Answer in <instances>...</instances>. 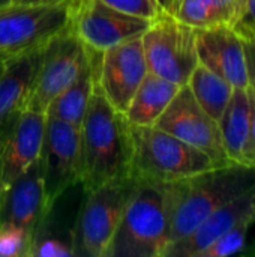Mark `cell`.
I'll list each match as a JSON object with an SVG mask.
<instances>
[{
  "mask_svg": "<svg viewBox=\"0 0 255 257\" xmlns=\"http://www.w3.org/2000/svg\"><path fill=\"white\" fill-rule=\"evenodd\" d=\"M83 178L86 191L131 178L132 125L116 110L101 89L92 93L80 126Z\"/></svg>",
  "mask_w": 255,
  "mask_h": 257,
  "instance_id": "6da1fadb",
  "label": "cell"
},
{
  "mask_svg": "<svg viewBox=\"0 0 255 257\" xmlns=\"http://www.w3.org/2000/svg\"><path fill=\"white\" fill-rule=\"evenodd\" d=\"M255 185V167L230 164L164 184L168 211L170 245L191 235L201 221L224 203Z\"/></svg>",
  "mask_w": 255,
  "mask_h": 257,
  "instance_id": "7a4b0ae2",
  "label": "cell"
},
{
  "mask_svg": "<svg viewBox=\"0 0 255 257\" xmlns=\"http://www.w3.org/2000/svg\"><path fill=\"white\" fill-rule=\"evenodd\" d=\"M168 244L164 184L137 182L105 257H164Z\"/></svg>",
  "mask_w": 255,
  "mask_h": 257,
  "instance_id": "3957f363",
  "label": "cell"
},
{
  "mask_svg": "<svg viewBox=\"0 0 255 257\" xmlns=\"http://www.w3.org/2000/svg\"><path fill=\"white\" fill-rule=\"evenodd\" d=\"M215 167L218 166L204 152L155 125H132L131 178L134 181L170 184Z\"/></svg>",
  "mask_w": 255,
  "mask_h": 257,
  "instance_id": "277c9868",
  "label": "cell"
},
{
  "mask_svg": "<svg viewBox=\"0 0 255 257\" xmlns=\"http://www.w3.org/2000/svg\"><path fill=\"white\" fill-rule=\"evenodd\" d=\"M135 187L137 181L128 178L86 191L74 232V256H107Z\"/></svg>",
  "mask_w": 255,
  "mask_h": 257,
  "instance_id": "5b68a950",
  "label": "cell"
},
{
  "mask_svg": "<svg viewBox=\"0 0 255 257\" xmlns=\"http://www.w3.org/2000/svg\"><path fill=\"white\" fill-rule=\"evenodd\" d=\"M147 69L179 86H185L198 65L195 29L176 15L161 14L141 36Z\"/></svg>",
  "mask_w": 255,
  "mask_h": 257,
  "instance_id": "8992f818",
  "label": "cell"
},
{
  "mask_svg": "<svg viewBox=\"0 0 255 257\" xmlns=\"http://www.w3.org/2000/svg\"><path fill=\"white\" fill-rule=\"evenodd\" d=\"M75 2L0 6V54L15 56L48 44L69 27Z\"/></svg>",
  "mask_w": 255,
  "mask_h": 257,
  "instance_id": "52a82bcc",
  "label": "cell"
},
{
  "mask_svg": "<svg viewBox=\"0 0 255 257\" xmlns=\"http://www.w3.org/2000/svg\"><path fill=\"white\" fill-rule=\"evenodd\" d=\"M38 167L47 208L57 196L83 178L80 130L47 116Z\"/></svg>",
  "mask_w": 255,
  "mask_h": 257,
  "instance_id": "ba28073f",
  "label": "cell"
},
{
  "mask_svg": "<svg viewBox=\"0 0 255 257\" xmlns=\"http://www.w3.org/2000/svg\"><path fill=\"white\" fill-rule=\"evenodd\" d=\"M89 56V48L68 27L54 36L44 54L29 92L26 108L45 113L48 105L78 75Z\"/></svg>",
  "mask_w": 255,
  "mask_h": 257,
  "instance_id": "9c48e42d",
  "label": "cell"
},
{
  "mask_svg": "<svg viewBox=\"0 0 255 257\" xmlns=\"http://www.w3.org/2000/svg\"><path fill=\"white\" fill-rule=\"evenodd\" d=\"M155 126L204 152L218 167L233 164L224 149L218 122L200 107L186 84L179 89Z\"/></svg>",
  "mask_w": 255,
  "mask_h": 257,
  "instance_id": "30bf717a",
  "label": "cell"
},
{
  "mask_svg": "<svg viewBox=\"0 0 255 257\" xmlns=\"http://www.w3.org/2000/svg\"><path fill=\"white\" fill-rule=\"evenodd\" d=\"M150 23V20L122 12L101 0H77L69 27L86 47L104 51L141 36Z\"/></svg>",
  "mask_w": 255,
  "mask_h": 257,
  "instance_id": "8fae6325",
  "label": "cell"
},
{
  "mask_svg": "<svg viewBox=\"0 0 255 257\" xmlns=\"http://www.w3.org/2000/svg\"><path fill=\"white\" fill-rule=\"evenodd\" d=\"M141 36L99 53L98 87L107 101L122 113L128 110L132 96L149 72Z\"/></svg>",
  "mask_w": 255,
  "mask_h": 257,
  "instance_id": "7c38bea8",
  "label": "cell"
},
{
  "mask_svg": "<svg viewBox=\"0 0 255 257\" xmlns=\"http://www.w3.org/2000/svg\"><path fill=\"white\" fill-rule=\"evenodd\" d=\"M84 196L86 188L80 181L65 190L45 208L33 235L30 256H74V232Z\"/></svg>",
  "mask_w": 255,
  "mask_h": 257,
  "instance_id": "4fadbf2b",
  "label": "cell"
},
{
  "mask_svg": "<svg viewBox=\"0 0 255 257\" xmlns=\"http://www.w3.org/2000/svg\"><path fill=\"white\" fill-rule=\"evenodd\" d=\"M198 62L228 81L234 89L249 86L242 36L227 24L195 29Z\"/></svg>",
  "mask_w": 255,
  "mask_h": 257,
  "instance_id": "5bb4252c",
  "label": "cell"
},
{
  "mask_svg": "<svg viewBox=\"0 0 255 257\" xmlns=\"http://www.w3.org/2000/svg\"><path fill=\"white\" fill-rule=\"evenodd\" d=\"M45 119V113L24 108L14 120L2 149V184L5 194L15 179L38 163Z\"/></svg>",
  "mask_w": 255,
  "mask_h": 257,
  "instance_id": "9a60e30c",
  "label": "cell"
},
{
  "mask_svg": "<svg viewBox=\"0 0 255 257\" xmlns=\"http://www.w3.org/2000/svg\"><path fill=\"white\" fill-rule=\"evenodd\" d=\"M248 217H255L252 188L216 208L191 235L170 245L164 257H198L213 241Z\"/></svg>",
  "mask_w": 255,
  "mask_h": 257,
  "instance_id": "2e32d148",
  "label": "cell"
},
{
  "mask_svg": "<svg viewBox=\"0 0 255 257\" xmlns=\"http://www.w3.org/2000/svg\"><path fill=\"white\" fill-rule=\"evenodd\" d=\"M45 45L9 56L0 65V130L12 123L26 108Z\"/></svg>",
  "mask_w": 255,
  "mask_h": 257,
  "instance_id": "e0dca14e",
  "label": "cell"
},
{
  "mask_svg": "<svg viewBox=\"0 0 255 257\" xmlns=\"http://www.w3.org/2000/svg\"><path fill=\"white\" fill-rule=\"evenodd\" d=\"M44 211L45 194L36 163L8 188L0 211V223L21 227L33 239Z\"/></svg>",
  "mask_w": 255,
  "mask_h": 257,
  "instance_id": "ac0fdd59",
  "label": "cell"
},
{
  "mask_svg": "<svg viewBox=\"0 0 255 257\" xmlns=\"http://www.w3.org/2000/svg\"><path fill=\"white\" fill-rule=\"evenodd\" d=\"M99 53L101 51L89 48V56L81 66L78 75L59 96L53 99L45 111L47 116L60 119L80 130L92 93L98 83Z\"/></svg>",
  "mask_w": 255,
  "mask_h": 257,
  "instance_id": "d6986e66",
  "label": "cell"
},
{
  "mask_svg": "<svg viewBox=\"0 0 255 257\" xmlns=\"http://www.w3.org/2000/svg\"><path fill=\"white\" fill-rule=\"evenodd\" d=\"M224 149L233 164H243L251 130V98L248 87L234 89L218 120Z\"/></svg>",
  "mask_w": 255,
  "mask_h": 257,
  "instance_id": "ffe728a7",
  "label": "cell"
},
{
  "mask_svg": "<svg viewBox=\"0 0 255 257\" xmlns=\"http://www.w3.org/2000/svg\"><path fill=\"white\" fill-rule=\"evenodd\" d=\"M180 87L170 80L147 72L125 111L126 119L137 126H153Z\"/></svg>",
  "mask_w": 255,
  "mask_h": 257,
  "instance_id": "44dd1931",
  "label": "cell"
},
{
  "mask_svg": "<svg viewBox=\"0 0 255 257\" xmlns=\"http://www.w3.org/2000/svg\"><path fill=\"white\" fill-rule=\"evenodd\" d=\"M186 86L192 92L200 107L216 122L222 116L234 87L222 77L198 62Z\"/></svg>",
  "mask_w": 255,
  "mask_h": 257,
  "instance_id": "7402d4cb",
  "label": "cell"
},
{
  "mask_svg": "<svg viewBox=\"0 0 255 257\" xmlns=\"http://www.w3.org/2000/svg\"><path fill=\"white\" fill-rule=\"evenodd\" d=\"M255 223V217H248L221 235L216 241H213L198 257H227L234 256L245 248L246 236L249 227Z\"/></svg>",
  "mask_w": 255,
  "mask_h": 257,
  "instance_id": "603a6c76",
  "label": "cell"
},
{
  "mask_svg": "<svg viewBox=\"0 0 255 257\" xmlns=\"http://www.w3.org/2000/svg\"><path fill=\"white\" fill-rule=\"evenodd\" d=\"M32 236L14 224L0 223V257L30 256Z\"/></svg>",
  "mask_w": 255,
  "mask_h": 257,
  "instance_id": "cb8c5ba5",
  "label": "cell"
},
{
  "mask_svg": "<svg viewBox=\"0 0 255 257\" xmlns=\"http://www.w3.org/2000/svg\"><path fill=\"white\" fill-rule=\"evenodd\" d=\"M176 17L194 29L213 26L212 0H179Z\"/></svg>",
  "mask_w": 255,
  "mask_h": 257,
  "instance_id": "d4e9b609",
  "label": "cell"
},
{
  "mask_svg": "<svg viewBox=\"0 0 255 257\" xmlns=\"http://www.w3.org/2000/svg\"><path fill=\"white\" fill-rule=\"evenodd\" d=\"M108 6H113L122 12L135 15V17H141L146 20H155L156 17H159L161 14H164L161 11V8L158 6L156 0H101Z\"/></svg>",
  "mask_w": 255,
  "mask_h": 257,
  "instance_id": "484cf974",
  "label": "cell"
},
{
  "mask_svg": "<svg viewBox=\"0 0 255 257\" xmlns=\"http://www.w3.org/2000/svg\"><path fill=\"white\" fill-rule=\"evenodd\" d=\"M213 26L227 24L234 27L242 17L243 0H212Z\"/></svg>",
  "mask_w": 255,
  "mask_h": 257,
  "instance_id": "4316f807",
  "label": "cell"
},
{
  "mask_svg": "<svg viewBox=\"0 0 255 257\" xmlns=\"http://www.w3.org/2000/svg\"><path fill=\"white\" fill-rule=\"evenodd\" d=\"M233 29L237 33H255V0H243L240 21Z\"/></svg>",
  "mask_w": 255,
  "mask_h": 257,
  "instance_id": "83f0119b",
  "label": "cell"
},
{
  "mask_svg": "<svg viewBox=\"0 0 255 257\" xmlns=\"http://www.w3.org/2000/svg\"><path fill=\"white\" fill-rule=\"evenodd\" d=\"M249 98H251V130H249V140L245 152V166L255 167V87L248 86Z\"/></svg>",
  "mask_w": 255,
  "mask_h": 257,
  "instance_id": "f1b7e54d",
  "label": "cell"
},
{
  "mask_svg": "<svg viewBox=\"0 0 255 257\" xmlns=\"http://www.w3.org/2000/svg\"><path fill=\"white\" fill-rule=\"evenodd\" d=\"M239 35L242 36V41H243L249 86L255 87V33H239Z\"/></svg>",
  "mask_w": 255,
  "mask_h": 257,
  "instance_id": "f546056e",
  "label": "cell"
},
{
  "mask_svg": "<svg viewBox=\"0 0 255 257\" xmlns=\"http://www.w3.org/2000/svg\"><path fill=\"white\" fill-rule=\"evenodd\" d=\"M14 123V122H12ZM12 123L6 125L5 128L0 130V211H2V205H3V199H5V191H3V184H2V149H3V143H5V139L12 126Z\"/></svg>",
  "mask_w": 255,
  "mask_h": 257,
  "instance_id": "4dcf8cb0",
  "label": "cell"
},
{
  "mask_svg": "<svg viewBox=\"0 0 255 257\" xmlns=\"http://www.w3.org/2000/svg\"><path fill=\"white\" fill-rule=\"evenodd\" d=\"M158 6L161 8L162 12L165 14H171L176 15V9H177V0H156Z\"/></svg>",
  "mask_w": 255,
  "mask_h": 257,
  "instance_id": "1f68e13d",
  "label": "cell"
},
{
  "mask_svg": "<svg viewBox=\"0 0 255 257\" xmlns=\"http://www.w3.org/2000/svg\"><path fill=\"white\" fill-rule=\"evenodd\" d=\"M69 0H14L12 3H21V5H56L63 3Z\"/></svg>",
  "mask_w": 255,
  "mask_h": 257,
  "instance_id": "d6a6232c",
  "label": "cell"
},
{
  "mask_svg": "<svg viewBox=\"0 0 255 257\" xmlns=\"http://www.w3.org/2000/svg\"><path fill=\"white\" fill-rule=\"evenodd\" d=\"M246 254H251V256H255V242L252 244V247L246 251Z\"/></svg>",
  "mask_w": 255,
  "mask_h": 257,
  "instance_id": "836d02e7",
  "label": "cell"
},
{
  "mask_svg": "<svg viewBox=\"0 0 255 257\" xmlns=\"http://www.w3.org/2000/svg\"><path fill=\"white\" fill-rule=\"evenodd\" d=\"M14 0H0V6H6V5H11Z\"/></svg>",
  "mask_w": 255,
  "mask_h": 257,
  "instance_id": "e575fe53",
  "label": "cell"
},
{
  "mask_svg": "<svg viewBox=\"0 0 255 257\" xmlns=\"http://www.w3.org/2000/svg\"><path fill=\"white\" fill-rule=\"evenodd\" d=\"M252 203H254V209H255V185L252 187Z\"/></svg>",
  "mask_w": 255,
  "mask_h": 257,
  "instance_id": "d590c367",
  "label": "cell"
},
{
  "mask_svg": "<svg viewBox=\"0 0 255 257\" xmlns=\"http://www.w3.org/2000/svg\"><path fill=\"white\" fill-rule=\"evenodd\" d=\"M6 57H9V56H5V54H0V62H2V60H5Z\"/></svg>",
  "mask_w": 255,
  "mask_h": 257,
  "instance_id": "8d00e7d4",
  "label": "cell"
},
{
  "mask_svg": "<svg viewBox=\"0 0 255 257\" xmlns=\"http://www.w3.org/2000/svg\"><path fill=\"white\" fill-rule=\"evenodd\" d=\"M177 5H179V0H177ZM176 11H177V9H176Z\"/></svg>",
  "mask_w": 255,
  "mask_h": 257,
  "instance_id": "74e56055",
  "label": "cell"
}]
</instances>
